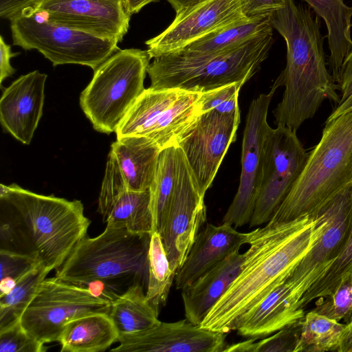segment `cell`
<instances>
[{
	"label": "cell",
	"instance_id": "cell-1",
	"mask_svg": "<svg viewBox=\"0 0 352 352\" xmlns=\"http://www.w3.org/2000/svg\"><path fill=\"white\" fill-rule=\"evenodd\" d=\"M326 224L325 217L316 209L294 221L250 232V247L239 274L200 326L225 333L234 331L240 318L288 277Z\"/></svg>",
	"mask_w": 352,
	"mask_h": 352
},
{
	"label": "cell",
	"instance_id": "cell-2",
	"mask_svg": "<svg viewBox=\"0 0 352 352\" xmlns=\"http://www.w3.org/2000/svg\"><path fill=\"white\" fill-rule=\"evenodd\" d=\"M271 25L287 46L286 66L275 81L285 87L283 98L273 111L275 122L296 131L324 100L338 104L340 96L327 67L320 17L311 8L285 0V6L272 14Z\"/></svg>",
	"mask_w": 352,
	"mask_h": 352
},
{
	"label": "cell",
	"instance_id": "cell-3",
	"mask_svg": "<svg viewBox=\"0 0 352 352\" xmlns=\"http://www.w3.org/2000/svg\"><path fill=\"white\" fill-rule=\"evenodd\" d=\"M325 124L300 175L266 224L278 225L310 215L352 182V111Z\"/></svg>",
	"mask_w": 352,
	"mask_h": 352
},
{
	"label": "cell",
	"instance_id": "cell-4",
	"mask_svg": "<svg viewBox=\"0 0 352 352\" xmlns=\"http://www.w3.org/2000/svg\"><path fill=\"white\" fill-rule=\"evenodd\" d=\"M272 42L273 30L208 56L188 58L173 53L155 56L147 69L149 87L205 93L234 82L245 84L267 58Z\"/></svg>",
	"mask_w": 352,
	"mask_h": 352
},
{
	"label": "cell",
	"instance_id": "cell-5",
	"mask_svg": "<svg viewBox=\"0 0 352 352\" xmlns=\"http://www.w3.org/2000/svg\"><path fill=\"white\" fill-rule=\"evenodd\" d=\"M0 200L22 219L40 261L51 271L63 265L90 225L80 200L37 194L15 184H0Z\"/></svg>",
	"mask_w": 352,
	"mask_h": 352
},
{
	"label": "cell",
	"instance_id": "cell-6",
	"mask_svg": "<svg viewBox=\"0 0 352 352\" xmlns=\"http://www.w3.org/2000/svg\"><path fill=\"white\" fill-rule=\"evenodd\" d=\"M150 237L106 226L96 237L85 236L56 269L55 276L80 285L132 276L147 285Z\"/></svg>",
	"mask_w": 352,
	"mask_h": 352
},
{
	"label": "cell",
	"instance_id": "cell-7",
	"mask_svg": "<svg viewBox=\"0 0 352 352\" xmlns=\"http://www.w3.org/2000/svg\"><path fill=\"white\" fill-rule=\"evenodd\" d=\"M151 60L146 50L119 49L94 71L80 94V105L96 131L107 134L116 131L145 89Z\"/></svg>",
	"mask_w": 352,
	"mask_h": 352
},
{
	"label": "cell",
	"instance_id": "cell-8",
	"mask_svg": "<svg viewBox=\"0 0 352 352\" xmlns=\"http://www.w3.org/2000/svg\"><path fill=\"white\" fill-rule=\"evenodd\" d=\"M10 21L13 44L25 50H36L54 67L78 64L94 71L119 50L117 41L51 22L28 8Z\"/></svg>",
	"mask_w": 352,
	"mask_h": 352
},
{
	"label": "cell",
	"instance_id": "cell-9",
	"mask_svg": "<svg viewBox=\"0 0 352 352\" xmlns=\"http://www.w3.org/2000/svg\"><path fill=\"white\" fill-rule=\"evenodd\" d=\"M202 94L181 89H145L117 129V138L146 137L161 150L177 146L200 114Z\"/></svg>",
	"mask_w": 352,
	"mask_h": 352
},
{
	"label": "cell",
	"instance_id": "cell-10",
	"mask_svg": "<svg viewBox=\"0 0 352 352\" xmlns=\"http://www.w3.org/2000/svg\"><path fill=\"white\" fill-rule=\"evenodd\" d=\"M111 302L88 288L60 280L45 278L24 311L21 323L32 337L47 344L57 341L69 321L94 314H109Z\"/></svg>",
	"mask_w": 352,
	"mask_h": 352
},
{
	"label": "cell",
	"instance_id": "cell-11",
	"mask_svg": "<svg viewBox=\"0 0 352 352\" xmlns=\"http://www.w3.org/2000/svg\"><path fill=\"white\" fill-rule=\"evenodd\" d=\"M263 148L261 184L250 228L270 221L300 175L309 154L296 131L283 124L268 128Z\"/></svg>",
	"mask_w": 352,
	"mask_h": 352
},
{
	"label": "cell",
	"instance_id": "cell-12",
	"mask_svg": "<svg viewBox=\"0 0 352 352\" xmlns=\"http://www.w3.org/2000/svg\"><path fill=\"white\" fill-rule=\"evenodd\" d=\"M254 99L249 107L243 131L241 172L237 192L222 219L235 228L250 223L259 193L263 171L264 142L268 128L270 104L276 89Z\"/></svg>",
	"mask_w": 352,
	"mask_h": 352
},
{
	"label": "cell",
	"instance_id": "cell-13",
	"mask_svg": "<svg viewBox=\"0 0 352 352\" xmlns=\"http://www.w3.org/2000/svg\"><path fill=\"white\" fill-rule=\"evenodd\" d=\"M204 197L182 150L177 146L175 188L161 235L170 269L175 274L206 221Z\"/></svg>",
	"mask_w": 352,
	"mask_h": 352
},
{
	"label": "cell",
	"instance_id": "cell-14",
	"mask_svg": "<svg viewBox=\"0 0 352 352\" xmlns=\"http://www.w3.org/2000/svg\"><path fill=\"white\" fill-rule=\"evenodd\" d=\"M239 123L240 111L221 113L210 110L199 114L177 141L204 196L236 140Z\"/></svg>",
	"mask_w": 352,
	"mask_h": 352
},
{
	"label": "cell",
	"instance_id": "cell-15",
	"mask_svg": "<svg viewBox=\"0 0 352 352\" xmlns=\"http://www.w3.org/2000/svg\"><path fill=\"white\" fill-rule=\"evenodd\" d=\"M317 209L325 217V228L287 277L302 295L339 256L348 241L352 230V182Z\"/></svg>",
	"mask_w": 352,
	"mask_h": 352
},
{
	"label": "cell",
	"instance_id": "cell-16",
	"mask_svg": "<svg viewBox=\"0 0 352 352\" xmlns=\"http://www.w3.org/2000/svg\"><path fill=\"white\" fill-rule=\"evenodd\" d=\"M25 8L51 22L118 42L131 16L127 0H35Z\"/></svg>",
	"mask_w": 352,
	"mask_h": 352
},
{
	"label": "cell",
	"instance_id": "cell-17",
	"mask_svg": "<svg viewBox=\"0 0 352 352\" xmlns=\"http://www.w3.org/2000/svg\"><path fill=\"white\" fill-rule=\"evenodd\" d=\"M247 5L248 0H206L177 14L164 31L145 42L150 58L178 51L211 32L248 19Z\"/></svg>",
	"mask_w": 352,
	"mask_h": 352
},
{
	"label": "cell",
	"instance_id": "cell-18",
	"mask_svg": "<svg viewBox=\"0 0 352 352\" xmlns=\"http://www.w3.org/2000/svg\"><path fill=\"white\" fill-rule=\"evenodd\" d=\"M225 333L210 331L186 319L160 322L145 330L119 334L113 352H223Z\"/></svg>",
	"mask_w": 352,
	"mask_h": 352
},
{
	"label": "cell",
	"instance_id": "cell-19",
	"mask_svg": "<svg viewBox=\"0 0 352 352\" xmlns=\"http://www.w3.org/2000/svg\"><path fill=\"white\" fill-rule=\"evenodd\" d=\"M47 77V74L38 70L21 76L1 96V125L24 144H30L42 116Z\"/></svg>",
	"mask_w": 352,
	"mask_h": 352
},
{
	"label": "cell",
	"instance_id": "cell-20",
	"mask_svg": "<svg viewBox=\"0 0 352 352\" xmlns=\"http://www.w3.org/2000/svg\"><path fill=\"white\" fill-rule=\"evenodd\" d=\"M250 232H241L230 225L207 223L199 231L184 262L176 272L177 289H183L217 265L232 252L247 244Z\"/></svg>",
	"mask_w": 352,
	"mask_h": 352
},
{
	"label": "cell",
	"instance_id": "cell-21",
	"mask_svg": "<svg viewBox=\"0 0 352 352\" xmlns=\"http://www.w3.org/2000/svg\"><path fill=\"white\" fill-rule=\"evenodd\" d=\"M302 296L285 278L240 318L235 330L241 336L257 340L297 322L305 316Z\"/></svg>",
	"mask_w": 352,
	"mask_h": 352
},
{
	"label": "cell",
	"instance_id": "cell-22",
	"mask_svg": "<svg viewBox=\"0 0 352 352\" xmlns=\"http://www.w3.org/2000/svg\"><path fill=\"white\" fill-rule=\"evenodd\" d=\"M244 253L236 250L206 272L190 286L182 289L186 319L200 325L208 312L237 277Z\"/></svg>",
	"mask_w": 352,
	"mask_h": 352
},
{
	"label": "cell",
	"instance_id": "cell-23",
	"mask_svg": "<svg viewBox=\"0 0 352 352\" xmlns=\"http://www.w3.org/2000/svg\"><path fill=\"white\" fill-rule=\"evenodd\" d=\"M160 148L143 136L117 138L111 146L126 181L133 191L148 190L154 179Z\"/></svg>",
	"mask_w": 352,
	"mask_h": 352
},
{
	"label": "cell",
	"instance_id": "cell-24",
	"mask_svg": "<svg viewBox=\"0 0 352 352\" xmlns=\"http://www.w3.org/2000/svg\"><path fill=\"white\" fill-rule=\"evenodd\" d=\"M302 1L325 23L330 51L328 64L338 85L344 60L352 50V6H347L343 0Z\"/></svg>",
	"mask_w": 352,
	"mask_h": 352
},
{
	"label": "cell",
	"instance_id": "cell-25",
	"mask_svg": "<svg viewBox=\"0 0 352 352\" xmlns=\"http://www.w3.org/2000/svg\"><path fill=\"white\" fill-rule=\"evenodd\" d=\"M118 336L109 314L94 313L67 323L56 342L62 352H99L118 342Z\"/></svg>",
	"mask_w": 352,
	"mask_h": 352
},
{
	"label": "cell",
	"instance_id": "cell-26",
	"mask_svg": "<svg viewBox=\"0 0 352 352\" xmlns=\"http://www.w3.org/2000/svg\"><path fill=\"white\" fill-rule=\"evenodd\" d=\"M272 14L248 18L218 30L171 53L184 57L199 58L226 52L254 37L272 31Z\"/></svg>",
	"mask_w": 352,
	"mask_h": 352
},
{
	"label": "cell",
	"instance_id": "cell-27",
	"mask_svg": "<svg viewBox=\"0 0 352 352\" xmlns=\"http://www.w3.org/2000/svg\"><path fill=\"white\" fill-rule=\"evenodd\" d=\"M143 284L133 281L126 292L111 302L109 315L119 334L141 331L160 322L159 312L146 299Z\"/></svg>",
	"mask_w": 352,
	"mask_h": 352
},
{
	"label": "cell",
	"instance_id": "cell-28",
	"mask_svg": "<svg viewBox=\"0 0 352 352\" xmlns=\"http://www.w3.org/2000/svg\"><path fill=\"white\" fill-rule=\"evenodd\" d=\"M105 221L109 228L151 234L153 232V217L150 190L126 191L117 200Z\"/></svg>",
	"mask_w": 352,
	"mask_h": 352
},
{
	"label": "cell",
	"instance_id": "cell-29",
	"mask_svg": "<svg viewBox=\"0 0 352 352\" xmlns=\"http://www.w3.org/2000/svg\"><path fill=\"white\" fill-rule=\"evenodd\" d=\"M177 146L160 153L153 181L149 188L153 217V232L162 235L168 217L176 179Z\"/></svg>",
	"mask_w": 352,
	"mask_h": 352
},
{
	"label": "cell",
	"instance_id": "cell-30",
	"mask_svg": "<svg viewBox=\"0 0 352 352\" xmlns=\"http://www.w3.org/2000/svg\"><path fill=\"white\" fill-rule=\"evenodd\" d=\"M175 275L170 269L160 234L157 232H153L148 252L146 297L157 312L166 302Z\"/></svg>",
	"mask_w": 352,
	"mask_h": 352
},
{
	"label": "cell",
	"instance_id": "cell-31",
	"mask_svg": "<svg viewBox=\"0 0 352 352\" xmlns=\"http://www.w3.org/2000/svg\"><path fill=\"white\" fill-rule=\"evenodd\" d=\"M50 272L42 263L38 264L21 278L10 292L0 296V331L21 320Z\"/></svg>",
	"mask_w": 352,
	"mask_h": 352
},
{
	"label": "cell",
	"instance_id": "cell-32",
	"mask_svg": "<svg viewBox=\"0 0 352 352\" xmlns=\"http://www.w3.org/2000/svg\"><path fill=\"white\" fill-rule=\"evenodd\" d=\"M345 324L314 310L303 318L298 352L336 351Z\"/></svg>",
	"mask_w": 352,
	"mask_h": 352
},
{
	"label": "cell",
	"instance_id": "cell-33",
	"mask_svg": "<svg viewBox=\"0 0 352 352\" xmlns=\"http://www.w3.org/2000/svg\"><path fill=\"white\" fill-rule=\"evenodd\" d=\"M303 318L258 342H255L254 338H248L245 341L227 345L223 351L298 352Z\"/></svg>",
	"mask_w": 352,
	"mask_h": 352
},
{
	"label": "cell",
	"instance_id": "cell-34",
	"mask_svg": "<svg viewBox=\"0 0 352 352\" xmlns=\"http://www.w3.org/2000/svg\"><path fill=\"white\" fill-rule=\"evenodd\" d=\"M352 270V230L348 241L334 262L302 295L300 304L302 308L317 298L329 296L336 288L341 278Z\"/></svg>",
	"mask_w": 352,
	"mask_h": 352
},
{
	"label": "cell",
	"instance_id": "cell-35",
	"mask_svg": "<svg viewBox=\"0 0 352 352\" xmlns=\"http://www.w3.org/2000/svg\"><path fill=\"white\" fill-rule=\"evenodd\" d=\"M40 263L34 250L30 254H23L1 248L0 296L10 292L21 278Z\"/></svg>",
	"mask_w": 352,
	"mask_h": 352
},
{
	"label": "cell",
	"instance_id": "cell-36",
	"mask_svg": "<svg viewBox=\"0 0 352 352\" xmlns=\"http://www.w3.org/2000/svg\"><path fill=\"white\" fill-rule=\"evenodd\" d=\"M128 189L123 174L114 155L110 151L98 198V210L103 219L109 216L113 206Z\"/></svg>",
	"mask_w": 352,
	"mask_h": 352
},
{
	"label": "cell",
	"instance_id": "cell-37",
	"mask_svg": "<svg viewBox=\"0 0 352 352\" xmlns=\"http://www.w3.org/2000/svg\"><path fill=\"white\" fill-rule=\"evenodd\" d=\"M314 310L319 314L338 322L341 319L345 320L351 314L352 312V270L341 278L334 291Z\"/></svg>",
	"mask_w": 352,
	"mask_h": 352
},
{
	"label": "cell",
	"instance_id": "cell-38",
	"mask_svg": "<svg viewBox=\"0 0 352 352\" xmlns=\"http://www.w3.org/2000/svg\"><path fill=\"white\" fill-rule=\"evenodd\" d=\"M243 82H234L203 93L199 100L200 114L210 110L221 113L240 111L239 94Z\"/></svg>",
	"mask_w": 352,
	"mask_h": 352
},
{
	"label": "cell",
	"instance_id": "cell-39",
	"mask_svg": "<svg viewBox=\"0 0 352 352\" xmlns=\"http://www.w3.org/2000/svg\"><path fill=\"white\" fill-rule=\"evenodd\" d=\"M45 344L32 337L21 320L0 331V352H45Z\"/></svg>",
	"mask_w": 352,
	"mask_h": 352
},
{
	"label": "cell",
	"instance_id": "cell-40",
	"mask_svg": "<svg viewBox=\"0 0 352 352\" xmlns=\"http://www.w3.org/2000/svg\"><path fill=\"white\" fill-rule=\"evenodd\" d=\"M285 4V0H248L245 14L248 17L251 18L272 14L283 8Z\"/></svg>",
	"mask_w": 352,
	"mask_h": 352
},
{
	"label": "cell",
	"instance_id": "cell-41",
	"mask_svg": "<svg viewBox=\"0 0 352 352\" xmlns=\"http://www.w3.org/2000/svg\"><path fill=\"white\" fill-rule=\"evenodd\" d=\"M337 86L341 93L339 102L341 103L352 94V50L344 60L340 81Z\"/></svg>",
	"mask_w": 352,
	"mask_h": 352
},
{
	"label": "cell",
	"instance_id": "cell-42",
	"mask_svg": "<svg viewBox=\"0 0 352 352\" xmlns=\"http://www.w3.org/2000/svg\"><path fill=\"white\" fill-rule=\"evenodd\" d=\"M20 54L19 52H12L11 46L7 44L3 36H0V85L7 78L12 76L16 69L11 65L10 60Z\"/></svg>",
	"mask_w": 352,
	"mask_h": 352
},
{
	"label": "cell",
	"instance_id": "cell-43",
	"mask_svg": "<svg viewBox=\"0 0 352 352\" xmlns=\"http://www.w3.org/2000/svg\"><path fill=\"white\" fill-rule=\"evenodd\" d=\"M35 0H0V16L11 19Z\"/></svg>",
	"mask_w": 352,
	"mask_h": 352
},
{
	"label": "cell",
	"instance_id": "cell-44",
	"mask_svg": "<svg viewBox=\"0 0 352 352\" xmlns=\"http://www.w3.org/2000/svg\"><path fill=\"white\" fill-rule=\"evenodd\" d=\"M345 321L346 324L336 350L338 352H352V312Z\"/></svg>",
	"mask_w": 352,
	"mask_h": 352
},
{
	"label": "cell",
	"instance_id": "cell-45",
	"mask_svg": "<svg viewBox=\"0 0 352 352\" xmlns=\"http://www.w3.org/2000/svg\"><path fill=\"white\" fill-rule=\"evenodd\" d=\"M174 8L176 14L206 0H166Z\"/></svg>",
	"mask_w": 352,
	"mask_h": 352
},
{
	"label": "cell",
	"instance_id": "cell-46",
	"mask_svg": "<svg viewBox=\"0 0 352 352\" xmlns=\"http://www.w3.org/2000/svg\"><path fill=\"white\" fill-rule=\"evenodd\" d=\"M349 111H352V94L344 101L337 104L327 121L332 120L340 114Z\"/></svg>",
	"mask_w": 352,
	"mask_h": 352
},
{
	"label": "cell",
	"instance_id": "cell-47",
	"mask_svg": "<svg viewBox=\"0 0 352 352\" xmlns=\"http://www.w3.org/2000/svg\"><path fill=\"white\" fill-rule=\"evenodd\" d=\"M157 0H127L129 10L132 14L139 12L146 5Z\"/></svg>",
	"mask_w": 352,
	"mask_h": 352
}]
</instances>
